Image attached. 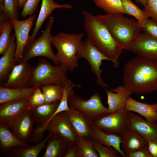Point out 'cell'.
Masks as SVG:
<instances>
[{
  "label": "cell",
  "mask_w": 157,
  "mask_h": 157,
  "mask_svg": "<svg viewBox=\"0 0 157 157\" xmlns=\"http://www.w3.org/2000/svg\"><path fill=\"white\" fill-rule=\"evenodd\" d=\"M123 82L132 93L149 94L157 90V61L136 56L126 63Z\"/></svg>",
  "instance_id": "cell-1"
},
{
  "label": "cell",
  "mask_w": 157,
  "mask_h": 157,
  "mask_svg": "<svg viewBox=\"0 0 157 157\" xmlns=\"http://www.w3.org/2000/svg\"><path fill=\"white\" fill-rule=\"evenodd\" d=\"M84 25L87 38L101 53L113 63V67H119V58L124 47L113 37L102 21L88 11L83 10Z\"/></svg>",
  "instance_id": "cell-2"
},
{
  "label": "cell",
  "mask_w": 157,
  "mask_h": 157,
  "mask_svg": "<svg viewBox=\"0 0 157 157\" xmlns=\"http://www.w3.org/2000/svg\"><path fill=\"white\" fill-rule=\"evenodd\" d=\"M122 14H99L96 16L105 25L113 38L126 50L142 30L137 21L125 17Z\"/></svg>",
  "instance_id": "cell-3"
},
{
  "label": "cell",
  "mask_w": 157,
  "mask_h": 157,
  "mask_svg": "<svg viewBox=\"0 0 157 157\" xmlns=\"http://www.w3.org/2000/svg\"><path fill=\"white\" fill-rule=\"evenodd\" d=\"M84 35L83 33H69L61 32L52 36L51 44L57 51V60L59 64L67 65L70 71L78 66L79 58L77 54Z\"/></svg>",
  "instance_id": "cell-4"
},
{
  "label": "cell",
  "mask_w": 157,
  "mask_h": 157,
  "mask_svg": "<svg viewBox=\"0 0 157 157\" xmlns=\"http://www.w3.org/2000/svg\"><path fill=\"white\" fill-rule=\"evenodd\" d=\"M68 70L65 64H60L54 66L44 58H41L33 74L32 86L41 87L55 84L63 87L68 79L67 73Z\"/></svg>",
  "instance_id": "cell-5"
},
{
  "label": "cell",
  "mask_w": 157,
  "mask_h": 157,
  "mask_svg": "<svg viewBox=\"0 0 157 157\" xmlns=\"http://www.w3.org/2000/svg\"><path fill=\"white\" fill-rule=\"evenodd\" d=\"M54 21L53 17H49L47 25L41 36L27 44L19 63L40 56L48 58L56 65L59 64L51 46L52 35L51 31Z\"/></svg>",
  "instance_id": "cell-6"
},
{
  "label": "cell",
  "mask_w": 157,
  "mask_h": 157,
  "mask_svg": "<svg viewBox=\"0 0 157 157\" xmlns=\"http://www.w3.org/2000/svg\"><path fill=\"white\" fill-rule=\"evenodd\" d=\"M74 90L69 95L68 103L69 108L78 111L92 121L110 113L103 104L101 96L96 93L88 99L75 94Z\"/></svg>",
  "instance_id": "cell-7"
},
{
  "label": "cell",
  "mask_w": 157,
  "mask_h": 157,
  "mask_svg": "<svg viewBox=\"0 0 157 157\" xmlns=\"http://www.w3.org/2000/svg\"><path fill=\"white\" fill-rule=\"evenodd\" d=\"M77 56L79 58H83L89 63L92 72L96 76V82L98 84L103 87H108V85L103 81L101 74L103 69L100 68L104 60L110 59L101 53L89 41L88 38L84 42H82L78 51Z\"/></svg>",
  "instance_id": "cell-8"
},
{
  "label": "cell",
  "mask_w": 157,
  "mask_h": 157,
  "mask_svg": "<svg viewBox=\"0 0 157 157\" xmlns=\"http://www.w3.org/2000/svg\"><path fill=\"white\" fill-rule=\"evenodd\" d=\"M128 113L122 108L92 120V125L106 133L122 135L128 129Z\"/></svg>",
  "instance_id": "cell-9"
},
{
  "label": "cell",
  "mask_w": 157,
  "mask_h": 157,
  "mask_svg": "<svg viewBox=\"0 0 157 157\" xmlns=\"http://www.w3.org/2000/svg\"><path fill=\"white\" fill-rule=\"evenodd\" d=\"M35 67L25 61L16 65L2 87L10 88L26 89L32 87V78Z\"/></svg>",
  "instance_id": "cell-10"
},
{
  "label": "cell",
  "mask_w": 157,
  "mask_h": 157,
  "mask_svg": "<svg viewBox=\"0 0 157 157\" xmlns=\"http://www.w3.org/2000/svg\"><path fill=\"white\" fill-rule=\"evenodd\" d=\"M126 50L136 56L157 61V39L142 32Z\"/></svg>",
  "instance_id": "cell-11"
},
{
  "label": "cell",
  "mask_w": 157,
  "mask_h": 157,
  "mask_svg": "<svg viewBox=\"0 0 157 157\" xmlns=\"http://www.w3.org/2000/svg\"><path fill=\"white\" fill-rule=\"evenodd\" d=\"M36 17V15L33 14L24 20H11L16 39L15 56L18 63L28 42L29 33L33 26Z\"/></svg>",
  "instance_id": "cell-12"
},
{
  "label": "cell",
  "mask_w": 157,
  "mask_h": 157,
  "mask_svg": "<svg viewBox=\"0 0 157 157\" xmlns=\"http://www.w3.org/2000/svg\"><path fill=\"white\" fill-rule=\"evenodd\" d=\"M45 130L49 133H58L70 144L76 142L78 137L65 111L53 117L47 125Z\"/></svg>",
  "instance_id": "cell-13"
},
{
  "label": "cell",
  "mask_w": 157,
  "mask_h": 157,
  "mask_svg": "<svg viewBox=\"0 0 157 157\" xmlns=\"http://www.w3.org/2000/svg\"><path fill=\"white\" fill-rule=\"evenodd\" d=\"M28 99L13 100L0 104V124L10 129L27 110Z\"/></svg>",
  "instance_id": "cell-14"
},
{
  "label": "cell",
  "mask_w": 157,
  "mask_h": 157,
  "mask_svg": "<svg viewBox=\"0 0 157 157\" xmlns=\"http://www.w3.org/2000/svg\"><path fill=\"white\" fill-rule=\"evenodd\" d=\"M128 127L138 132L147 141L157 140V122H148L131 111H128Z\"/></svg>",
  "instance_id": "cell-15"
},
{
  "label": "cell",
  "mask_w": 157,
  "mask_h": 157,
  "mask_svg": "<svg viewBox=\"0 0 157 157\" xmlns=\"http://www.w3.org/2000/svg\"><path fill=\"white\" fill-rule=\"evenodd\" d=\"M35 123L30 110L26 111L11 126L10 129L20 140L28 144Z\"/></svg>",
  "instance_id": "cell-16"
},
{
  "label": "cell",
  "mask_w": 157,
  "mask_h": 157,
  "mask_svg": "<svg viewBox=\"0 0 157 157\" xmlns=\"http://www.w3.org/2000/svg\"><path fill=\"white\" fill-rule=\"evenodd\" d=\"M16 45L14 33L12 35L11 42L8 49L0 58V86L6 82L13 68L18 64L15 56Z\"/></svg>",
  "instance_id": "cell-17"
},
{
  "label": "cell",
  "mask_w": 157,
  "mask_h": 157,
  "mask_svg": "<svg viewBox=\"0 0 157 157\" xmlns=\"http://www.w3.org/2000/svg\"><path fill=\"white\" fill-rule=\"evenodd\" d=\"M65 112L78 137L92 140V120L78 111L70 109Z\"/></svg>",
  "instance_id": "cell-18"
},
{
  "label": "cell",
  "mask_w": 157,
  "mask_h": 157,
  "mask_svg": "<svg viewBox=\"0 0 157 157\" xmlns=\"http://www.w3.org/2000/svg\"><path fill=\"white\" fill-rule=\"evenodd\" d=\"M106 92L107 103L110 113H113L125 108L127 99L132 93L125 86L120 85L108 90L103 87Z\"/></svg>",
  "instance_id": "cell-19"
},
{
  "label": "cell",
  "mask_w": 157,
  "mask_h": 157,
  "mask_svg": "<svg viewBox=\"0 0 157 157\" xmlns=\"http://www.w3.org/2000/svg\"><path fill=\"white\" fill-rule=\"evenodd\" d=\"M125 108L128 111L135 112L150 123L157 122V103L149 104L138 101L129 97Z\"/></svg>",
  "instance_id": "cell-20"
},
{
  "label": "cell",
  "mask_w": 157,
  "mask_h": 157,
  "mask_svg": "<svg viewBox=\"0 0 157 157\" xmlns=\"http://www.w3.org/2000/svg\"><path fill=\"white\" fill-rule=\"evenodd\" d=\"M72 8V6L69 4H58L53 0H42L39 14L36 22L33 33L29 36L28 43L32 42L36 39L38 32L41 28L44 22L53 10L57 8L70 9Z\"/></svg>",
  "instance_id": "cell-21"
},
{
  "label": "cell",
  "mask_w": 157,
  "mask_h": 157,
  "mask_svg": "<svg viewBox=\"0 0 157 157\" xmlns=\"http://www.w3.org/2000/svg\"><path fill=\"white\" fill-rule=\"evenodd\" d=\"M70 143L58 133L51 134L42 157H64Z\"/></svg>",
  "instance_id": "cell-22"
},
{
  "label": "cell",
  "mask_w": 157,
  "mask_h": 157,
  "mask_svg": "<svg viewBox=\"0 0 157 157\" xmlns=\"http://www.w3.org/2000/svg\"><path fill=\"white\" fill-rule=\"evenodd\" d=\"M91 133L92 139L106 146L115 148L123 157H125L121 147V135L116 133H106L92 125Z\"/></svg>",
  "instance_id": "cell-23"
},
{
  "label": "cell",
  "mask_w": 157,
  "mask_h": 157,
  "mask_svg": "<svg viewBox=\"0 0 157 157\" xmlns=\"http://www.w3.org/2000/svg\"><path fill=\"white\" fill-rule=\"evenodd\" d=\"M32 146L21 141L6 126L0 124V154L7 155L10 149L13 147L27 148Z\"/></svg>",
  "instance_id": "cell-24"
},
{
  "label": "cell",
  "mask_w": 157,
  "mask_h": 157,
  "mask_svg": "<svg viewBox=\"0 0 157 157\" xmlns=\"http://www.w3.org/2000/svg\"><path fill=\"white\" fill-rule=\"evenodd\" d=\"M121 135V147L125 156L129 152L148 146L145 139L133 129H128Z\"/></svg>",
  "instance_id": "cell-25"
},
{
  "label": "cell",
  "mask_w": 157,
  "mask_h": 157,
  "mask_svg": "<svg viewBox=\"0 0 157 157\" xmlns=\"http://www.w3.org/2000/svg\"><path fill=\"white\" fill-rule=\"evenodd\" d=\"M38 87L26 89L10 88L0 86V104L10 101L28 99Z\"/></svg>",
  "instance_id": "cell-26"
},
{
  "label": "cell",
  "mask_w": 157,
  "mask_h": 157,
  "mask_svg": "<svg viewBox=\"0 0 157 157\" xmlns=\"http://www.w3.org/2000/svg\"><path fill=\"white\" fill-rule=\"evenodd\" d=\"M51 134L49 133L43 140L35 146L27 148L13 147L10 149L7 155L11 157H37L42 150L46 148Z\"/></svg>",
  "instance_id": "cell-27"
},
{
  "label": "cell",
  "mask_w": 157,
  "mask_h": 157,
  "mask_svg": "<svg viewBox=\"0 0 157 157\" xmlns=\"http://www.w3.org/2000/svg\"><path fill=\"white\" fill-rule=\"evenodd\" d=\"M14 29L11 20H0V54L3 55L8 49L11 40V32Z\"/></svg>",
  "instance_id": "cell-28"
},
{
  "label": "cell",
  "mask_w": 157,
  "mask_h": 157,
  "mask_svg": "<svg viewBox=\"0 0 157 157\" xmlns=\"http://www.w3.org/2000/svg\"><path fill=\"white\" fill-rule=\"evenodd\" d=\"M97 6L107 14L121 13L129 15L125 9L121 0H93Z\"/></svg>",
  "instance_id": "cell-29"
},
{
  "label": "cell",
  "mask_w": 157,
  "mask_h": 157,
  "mask_svg": "<svg viewBox=\"0 0 157 157\" xmlns=\"http://www.w3.org/2000/svg\"><path fill=\"white\" fill-rule=\"evenodd\" d=\"M45 98V104L60 101L62 99L63 88L57 84H51L40 87Z\"/></svg>",
  "instance_id": "cell-30"
},
{
  "label": "cell",
  "mask_w": 157,
  "mask_h": 157,
  "mask_svg": "<svg viewBox=\"0 0 157 157\" xmlns=\"http://www.w3.org/2000/svg\"><path fill=\"white\" fill-rule=\"evenodd\" d=\"M122 4L129 15L135 17L141 26L149 19V17L143 10L134 3L131 0H121Z\"/></svg>",
  "instance_id": "cell-31"
},
{
  "label": "cell",
  "mask_w": 157,
  "mask_h": 157,
  "mask_svg": "<svg viewBox=\"0 0 157 157\" xmlns=\"http://www.w3.org/2000/svg\"><path fill=\"white\" fill-rule=\"evenodd\" d=\"M79 157H98L99 155L94 149L91 140L78 137L76 142Z\"/></svg>",
  "instance_id": "cell-32"
},
{
  "label": "cell",
  "mask_w": 157,
  "mask_h": 157,
  "mask_svg": "<svg viewBox=\"0 0 157 157\" xmlns=\"http://www.w3.org/2000/svg\"><path fill=\"white\" fill-rule=\"evenodd\" d=\"M19 0H5L4 7L0 17L4 19L19 20Z\"/></svg>",
  "instance_id": "cell-33"
},
{
  "label": "cell",
  "mask_w": 157,
  "mask_h": 157,
  "mask_svg": "<svg viewBox=\"0 0 157 157\" xmlns=\"http://www.w3.org/2000/svg\"><path fill=\"white\" fill-rule=\"evenodd\" d=\"M75 86L74 84L68 79L66 81L63 87V92L61 99L56 111L53 115V117L58 113L70 110L68 103V97L70 93L73 91V88Z\"/></svg>",
  "instance_id": "cell-34"
},
{
  "label": "cell",
  "mask_w": 157,
  "mask_h": 157,
  "mask_svg": "<svg viewBox=\"0 0 157 157\" xmlns=\"http://www.w3.org/2000/svg\"><path fill=\"white\" fill-rule=\"evenodd\" d=\"M93 147L98 152L100 157H123L116 149L113 147H108L91 140Z\"/></svg>",
  "instance_id": "cell-35"
},
{
  "label": "cell",
  "mask_w": 157,
  "mask_h": 157,
  "mask_svg": "<svg viewBox=\"0 0 157 157\" xmlns=\"http://www.w3.org/2000/svg\"><path fill=\"white\" fill-rule=\"evenodd\" d=\"M45 103V98L40 87H38L28 99L27 110H30Z\"/></svg>",
  "instance_id": "cell-36"
},
{
  "label": "cell",
  "mask_w": 157,
  "mask_h": 157,
  "mask_svg": "<svg viewBox=\"0 0 157 157\" xmlns=\"http://www.w3.org/2000/svg\"><path fill=\"white\" fill-rule=\"evenodd\" d=\"M40 0H26L21 13V16L25 18L34 14Z\"/></svg>",
  "instance_id": "cell-37"
},
{
  "label": "cell",
  "mask_w": 157,
  "mask_h": 157,
  "mask_svg": "<svg viewBox=\"0 0 157 157\" xmlns=\"http://www.w3.org/2000/svg\"><path fill=\"white\" fill-rule=\"evenodd\" d=\"M143 10L149 17L157 22V0H147Z\"/></svg>",
  "instance_id": "cell-38"
},
{
  "label": "cell",
  "mask_w": 157,
  "mask_h": 157,
  "mask_svg": "<svg viewBox=\"0 0 157 157\" xmlns=\"http://www.w3.org/2000/svg\"><path fill=\"white\" fill-rule=\"evenodd\" d=\"M141 30L157 39V22L152 19H149L141 26Z\"/></svg>",
  "instance_id": "cell-39"
},
{
  "label": "cell",
  "mask_w": 157,
  "mask_h": 157,
  "mask_svg": "<svg viewBox=\"0 0 157 157\" xmlns=\"http://www.w3.org/2000/svg\"><path fill=\"white\" fill-rule=\"evenodd\" d=\"M125 157H153L148 146L129 152L125 154Z\"/></svg>",
  "instance_id": "cell-40"
},
{
  "label": "cell",
  "mask_w": 157,
  "mask_h": 157,
  "mask_svg": "<svg viewBox=\"0 0 157 157\" xmlns=\"http://www.w3.org/2000/svg\"><path fill=\"white\" fill-rule=\"evenodd\" d=\"M64 157H79L78 150L76 142L70 144Z\"/></svg>",
  "instance_id": "cell-41"
},
{
  "label": "cell",
  "mask_w": 157,
  "mask_h": 157,
  "mask_svg": "<svg viewBox=\"0 0 157 157\" xmlns=\"http://www.w3.org/2000/svg\"><path fill=\"white\" fill-rule=\"evenodd\" d=\"M147 142L149 151L153 157H157V140Z\"/></svg>",
  "instance_id": "cell-42"
},
{
  "label": "cell",
  "mask_w": 157,
  "mask_h": 157,
  "mask_svg": "<svg viewBox=\"0 0 157 157\" xmlns=\"http://www.w3.org/2000/svg\"><path fill=\"white\" fill-rule=\"evenodd\" d=\"M135 1L138 3H139L142 5L144 7H145L147 5V0H134Z\"/></svg>",
  "instance_id": "cell-43"
},
{
  "label": "cell",
  "mask_w": 157,
  "mask_h": 157,
  "mask_svg": "<svg viewBox=\"0 0 157 157\" xmlns=\"http://www.w3.org/2000/svg\"><path fill=\"white\" fill-rule=\"evenodd\" d=\"M5 0H0V12H2L4 7Z\"/></svg>",
  "instance_id": "cell-44"
},
{
  "label": "cell",
  "mask_w": 157,
  "mask_h": 157,
  "mask_svg": "<svg viewBox=\"0 0 157 157\" xmlns=\"http://www.w3.org/2000/svg\"><path fill=\"white\" fill-rule=\"evenodd\" d=\"M26 0H19V8L23 7Z\"/></svg>",
  "instance_id": "cell-45"
},
{
  "label": "cell",
  "mask_w": 157,
  "mask_h": 157,
  "mask_svg": "<svg viewBox=\"0 0 157 157\" xmlns=\"http://www.w3.org/2000/svg\"><path fill=\"white\" fill-rule=\"evenodd\" d=\"M156 91H157V90H156Z\"/></svg>",
  "instance_id": "cell-46"
}]
</instances>
